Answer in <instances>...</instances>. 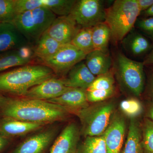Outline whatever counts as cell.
I'll use <instances>...</instances> for the list:
<instances>
[{"instance_id": "9a60e30c", "label": "cell", "mask_w": 153, "mask_h": 153, "mask_svg": "<svg viewBox=\"0 0 153 153\" xmlns=\"http://www.w3.org/2000/svg\"><path fill=\"white\" fill-rule=\"evenodd\" d=\"M47 101L61 105L74 114L90 105L86 97V90L72 88L60 96Z\"/></svg>"}, {"instance_id": "4fadbf2b", "label": "cell", "mask_w": 153, "mask_h": 153, "mask_svg": "<svg viewBox=\"0 0 153 153\" xmlns=\"http://www.w3.org/2000/svg\"><path fill=\"white\" fill-rule=\"evenodd\" d=\"M29 41L12 23L0 24V53L28 46Z\"/></svg>"}, {"instance_id": "74e56055", "label": "cell", "mask_w": 153, "mask_h": 153, "mask_svg": "<svg viewBox=\"0 0 153 153\" xmlns=\"http://www.w3.org/2000/svg\"><path fill=\"white\" fill-rule=\"evenodd\" d=\"M7 142L6 138L0 134V152L6 146Z\"/></svg>"}, {"instance_id": "5bb4252c", "label": "cell", "mask_w": 153, "mask_h": 153, "mask_svg": "<svg viewBox=\"0 0 153 153\" xmlns=\"http://www.w3.org/2000/svg\"><path fill=\"white\" fill-rule=\"evenodd\" d=\"M56 133L54 128L38 133L24 140L13 153H43L54 139Z\"/></svg>"}, {"instance_id": "ba28073f", "label": "cell", "mask_w": 153, "mask_h": 153, "mask_svg": "<svg viewBox=\"0 0 153 153\" xmlns=\"http://www.w3.org/2000/svg\"><path fill=\"white\" fill-rule=\"evenodd\" d=\"M87 54L71 44L63 45L55 55L42 64L50 68L54 74L65 75L77 63L85 60Z\"/></svg>"}, {"instance_id": "2e32d148", "label": "cell", "mask_w": 153, "mask_h": 153, "mask_svg": "<svg viewBox=\"0 0 153 153\" xmlns=\"http://www.w3.org/2000/svg\"><path fill=\"white\" fill-rule=\"evenodd\" d=\"M96 77L91 73L84 61L77 63L69 70L66 77L61 78L67 87L86 90Z\"/></svg>"}, {"instance_id": "30bf717a", "label": "cell", "mask_w": 153, "mask_h": 153, "mask_svg": "<svg viewBox=\"0 0 153 153\" xmlns=\"http://www.w3.org/2000/svg\"><path fill=\"white\" fill-rule=\"evenodd\" d=\"M70 15L56 18L46 34L62 45L71 44L81 29Z\"/></svg>"}, {"instance_id": "4316f807", "label": "cell", "mask_w": 153, "mask_h": 153, "mask_svg": "<svg viewBox=\"0 0 153 153\" xmlns=\"http://www.w3.org/2000/svg\"><path fill=\"white\" fill-rule=\"evenodd\" d=\"M114 73L112 68L105 74L96 77L86 90H110L115 88Z\"/></svg>"}, {"instance_id": "603a6c76", "label": "cell", "mask_w": 153, "mask_h": 153, "mask_svg": "<svg viewBox=\"0 0 153 153\" xmlns=\"http://www.w3.org/2000/svg\"><path fill=\"white\" fill-rule=\"evenodd\" d=\"M32 58L22 55L19 49L0 53V71L15 66L27 65Z\"/></svg>"}, {"instance_id": "3957f363", "label": "cell", "mask_w": 153, "mask_h": 153, "mask_svg": "<svg viewBox=\"0 0 153 153\" xmlns=\"http://www.w3.org/2000/svg\"><path fill=\"white\" fill-rule=\"evenodd\" d=\"M137 0H116L105 10V22L109 27L111 40L117 44L133 30L140 15Z\"/></svg>"}, {"instance_id": "e0dca14e", "label": "cell", "mask_w": 153, "mask_h": 153, "mask_svg": "<svg viewBox=\"0 0 153 153\" xmlns=\"http://www.w3.org/2000/svg\"><path fill=\"white\" fill-rule=\"evenodd\" d=\"M45 125L4 117L0 120V134L6 138L21 136L38 130Z\"/></svg>"}, {"instance_id": "8fae6325", "label": "cell", "mask_w": 153, "mask_h": 153, "mask_svg": "<svg viewBox=\"0 0 153 153\" xmlns=\"http://www.w3.org/2000/svg\"><path fill=\"white\" fill-rule=\"evenodd\" d=\"M70 88L61 78L52 77L30 88L23 97L47 101L60 96Z\"/></svg>"}, {"instance_id": "d6986e66", "label": "cell", "mask_w": 153, "mask_h": 153, "mask_svg": "<svg viewBox=\"0 0 153 153\" xmlns=\"http://www.w3.org/2000/svg\"><path fill=\"white\" fill-rule=\"evenodd\" d=\"M85 63L95 76L105 74L111 69L112 60L108 53L94 50L87 54Z\"/></svg>"}, {"instance_id": "f1b7e54d", "label": "cell", "mask_w": 153, "mask_h": 153, "mask_svg": "<svg viewBox=\"0 0 153 153\" xmlns=\"http://www.w3.org/2000/svg\"><path fill=\"white\" fill-rule=\"evenodd\" d=\"M120 108L123 113L128 117L136 118L142 113L143 106L140 102L136 98L125 100L121 102Z\"/></svg>"}, {"instance_id": "ac0fdd59", "label": "cell", "mask_w": 153, "mask_h": 153, "mask_svg": "<svg viewBox=\"0 0 153 153\" xmlns=\"http://www.w3.org/2000/svg\"><path fill=\"white\" fill-rule=\"evenodd\" d=\"M121 42L126 51L134 57L146 55L153 48L152 44L146 36L133 30Z\"/></svg>"}, {"instance_id": "8992f818", "label": "cell", "mask_w": 153, "mask_h": 153, "mask_svg": "<svg viewBox=\"0 0 153 153\" xmlns=\"http://www.w3.org/2000/svg\"><path fill=\"white\" fill-rule=\"evenodd\" d=\"M56 18L52 11L42 7L18 14L12 23L29 42H37Z\"/></svg>"}, {"instance_id": "e575fe53", "label": "cell", "mask_w": 153, "mask_h": 153, "mask_svg": "<svg viewBox=\"0 0 153 153\" xmlns=\"http://www.w3.org/2000/svg\"><path fill=\"white\" fill-rule=\"evenodd\" d=\"M145 66H153V47L143 61Z\"/></svg>"}, {"instance_id": "7a4b0ae2", "label": "cell", "mask_w": 153, "mask_h": 153, "mask_svg": "<svg viewBox=\"0 0 153 153\" xmlns=\"http://www.w3.org/2000/svg\"><path fill=\"white\" fill-rule=\"evenodd\" d=\"M55 74L43 64H30L0 74V92L23 97L28 91Z\"/></svg>"}, {"instance_id": "7c38bea8", "label": "cell", "mask_w": 153, "mask_h": 153, "mask_svg": "<svg viewBox=\"0 0 153 153\" xmlns=\"http://www.w3.org/2000/svg\"><path fill=\"white\" fill-rule=\"evenodd\" d=\"M80 135L76 124H68L55 140L49 153H76Z\"/></svg>"}, {"instance_id": "9c48e42d", "label": "cell", "mask_w": 153, "mask_h": 153, "mask_svg": "<svg viewBox=\"0 0 153 153\" xmlns=\"http://www.w3.org/2000/svg\"><path fill=\"white\" fill-rule=\"evenodd\" d=\"M125 120L120 113L114 112L103 135L107 153H120L125 136Z\"/></svg>"}, {"instance_id": "6da1fadb", "label": "cell", "mask_w": 153, "mask_h": 153, "mask_svg": "<svg viewBox=\"0 0 153 153\" xmlns=\"http://www.w3.org/2000/svg\"><path fill=\"white\" fill-rule=\"evenodd\" d=\"M0 113L4 117L44 125L65 120L71 114L63 107L47 101L2 95Z\"/></svg>"}, {"instance_id": "d4e9b609", "label": "cell", "mask_w": 153, "mask_h": 153, "mask_svg": "<svg viewBox=\"0 0 153 153\" xmlns=\"http://www.w3.org/2000/svg\"><path fill=\"white\" fill-rule=\"evenodd\" d=\"M70 44L86 54L94 50L92 41V28H81L74 36Z\"/></svg>"}, {"instance_id": "277c9868", "label": "cell", "mask_w": 153, "mask_h": 153, "mask_svg": "<svg viewBox=\"0 0 153 153\" xmlns=\"http://www.w3.org/2000/svg\"><path fill=\"white\" fill-rule=\"evenodd\" d=\"M113 64L114 75L121 87L135 96L141 95L145 85V66L143 62L132 60L118 52Z\"/></svg>"}, {"instance_id": "52a82bcc", "label": "cell", "mask_w": 153, "mask_h": 153, "mask_svg": "<svg viewBox=\"0 0 153 153\" xmlns=\"http://www.w3.org/2000/svg\"><path fill=\"white\" fill-rule=\"evenodd\" d=\"M103 1L100 0H79L69 14L82 28H92L105 20Z\"/></svg>"}, {"instance_id": "d590c367", "label": "cell", "mask_w": 153, "mask_h": 153, "mask_svg": "<svg viewBox=\"0 0 153 153\" xmlns=\"http://www.w3.org/2000/svg\"><path fill=\"white\" fill-rule=\"evenodd\" d=\"M148 89H149L148 91H149V95L153 101V71L152 72V75L150 77L149 80Z\"/></svg>"}, {"instance_id": "f35d334b", "label": "cell", "mask_w": 153, "mask_h": 153, "mask_svg": "<svg viewBox=\"0 0 153 153\" xmlns=\"http://www.w3.org/2000/svg\"><path fill=\"white\" fill-rule=\"evenodd\" d=\"M143 15L146 17H153V4L147 10L142 12Z\"/></svg>"}, {"instance_id": "f546056e", "label": "cell", "mask_w": 153, "mask_h": 153, "mask_svg": "<svg viewBox=\"0 0 153 153\" xmlns=\"http://www.w3.org/2000/svg\"><path fill=\"white\" fill-rule=\"evenodd\" d=\"M16 16L14 0H0V22L12 23Z\"/></svg>"}, {"instance_id": "d6a6232c", "label": "cell", "mask_w": 153, "mask_h": 153, "mask_svg": "<svg viewBox=\"0 0 153 153\" xmlns=\"http://www.w3.org/2000/svg\"><path fill=\"white\" fill-rule=\"evenodd\" d=\"M136 26L145 35L153 41V17L137 19Z\"/></svg>"}, {"instance_id": "5b68a950", "label": "cell", "mask_w": 153, "mask_h": 153, "mask_svg": "<svg viewBox=\"0 0 153 153\" xmlns=\"http://www.w3.org/2000/svg\"><path fill=\"white\" fill-rule=\"evenodd\" d=\"M92 104L75 114L80 120V134L85 137L102 135L114 112L115 105L112 102Z\"/></svg>"}, {"instance_id": "cb8c5ba5", "label": "cell", "mask_w": 153, "mask_h": 153, "mask_svg": "<svg viewBox=\"0 0 153 153\" xmlns=\"http://www.w3.org/2000/svg\"><path fill=\"white\" fill-rule=\"evenodd\" d=\"M76 153H107L103 135L85 137L78 145Z\"/></svg>"}, {"instance_id": "1f68e13d", "label": "cell", "mask_w": 153, "mask_h": 153, "mask_svg": "<svg viewBox=\"0 0 153 153\" xmlns=\"http://www.w3.org/2000/svg\"><path fill=\"white\" fill-rule=\"evenodd\" d=\"M16 15L44 7L42 0H14Z\"/></svg>"}, {"instance_id": "8d00e7d4", "label": "cell", "mask_w": 153, "mask_h": 153, "mask_svg": "<svg viewBox=\"0 0 153 153\" xmlns=\"http://www.w3.org/2000/svg\"><path fill=\"white\" fill-rule=\"evenodd\" d=\"M146 118L150 120L153 122V101L148 108L146 113Z\"/></svg>"}, {"instance_id": "44dd1931", "label": "cell", "mask_w": 153, "mask_h": 153, "mask_svg": "<svg viewBox=\"0 0 153 153\" xmlns=\"http://www.w3.org/2000/svg\"><path fill=\"white\" fill-rule=\"evenodd\" d=\"M63 45L44 33L37 42L33 53L43 62L55 55Z\"/></svg>"}, {"instance_id": "ffe728a7", "label": "cell", "mask_w": 153, "mask_h": 153, "mask_svg": "<svg viewBox=\"0 0 153 153\" xmlns=\"http://www.w3.org/2000/svg\"><path fill=\"white\" fill-rule=\"evenodd\" d=\"M123 153H142L141 126L136 118L130 120Z\"/></svg>"}, {"instance_id": "60d3db41", "label": "cell", "mask_w": 153, "mask_h": 153, "mask_svg": "<svg viewBox=\"0 0 153 153\" xmlns=\"http://www.w3.org/2000/svg\"><path fill=\"white\" fill-rule=\"evenodd\" d=\"M1 95V94H0V95Z\"/></svg>"}, {"instance_id": "7402d4cb", "label": "cell", "mask_w": 153, "mask_h": 153, "mask_svg": "<svg viewBox=\"0 0 153 153\" xmlns=\"http://www.w3.org/2000/svg\"><path fill=\"white\" fill-rule=\"evenodd\" d=\"M92 37L94 50L108 53V44L111 39V33L105 22L100 23L92 28Z\"/></svg>"}, {"instance_id": "484cf974", "label": "cell", "mask_w": 153, "mask_h": 153, "mask_svg": "<svg viewBox=\"0 0 153 153\" xmlns=\"http://www.w3.org/2000/svg\"><path fill=\"white\" fill-rule=\"evenodd\" d=\"M44 7L49 9L59 16H68L71 13L76 3L75 0H42Z\"/></svg>"}, {"instance_id": "836d02e7", "label": "cell", "mask_w": 153, "mask_h": 153, "mask_svg": "<svg viewBox=\"0 0 153 153\" xmlns=\"http://www.w3.org/2000/svg\"><path fill=\"white\" fill-rule=\"evenodd\" d=\"M141 13L147 10L153 4V0H137Z\"/></svg>"}, {"instance_id": "ab89813d", "label": "cell", "mask_w": 153, "mask_h": 153, "mask_svg": "<svg viewBox=\"0 0 153 153\" xmlns=\"http://www.w3.org/2000/svg\"><path fill=\"white\" fill-rule=\"evenodd\" d=\"M1 22H0V24H1Z\"/></svg>"}, {"instance_id": "4dcf8cb0", "label": "cell", "mask_w": 153, "mask_h": 153, "mask_svg": "<svg viewBox=\"0 0 153 153\" xmlns=\"http://www.w3.org/2000/svg\"><path fill=\"white\" fill-rule=\"evenodd\" d=\"M115 91V88L108 90H86L88 101L89 103L105 101L114 95Z\"/></svg>"}, {"instance_id": "83f0119b", "label": "cell", "mask_w": 153, "mask_h": 153, "mask_svg": "<svg viewBox=\"0 0 153 153\" xmlns=\"http://www.w3.org/2000/svg\"><path fill=\"white\" fill-rule=\"evenodd\" d=\"M142 146L144 153H153V122L146 117L141 126Z\"/></svg>"}]
</instances>
